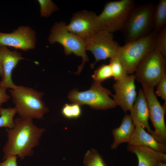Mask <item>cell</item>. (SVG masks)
<instances>
[{"label":"cell","instance_id":"6da1fadb","mask_svg":"<svg viewBox=\"0 0 166 166\" xmlns=\"http://www.w3.org/2000/svg\"><path fill=\"white\" fill-rule=\"evenodd\" d=\"M14 121V127L6 130L8 139L3 149L4 160L10 156H17L22 160L33 155V149L38 145L45 131L35 125L31 118L19 117Z\"/></svg>","mask_w":166,"mask_h":166},{"label":"cell","instance_id":"7a4b0ae2","mask_svg":"<svg viewBox=\"0 0 166 166\" xmlns=\"http://www.w3.org/2000/svg\"><path fill=\"white\" fill-rule=\"evenodd\" d=\"M9 91L19 117L40 119L49 111L42 99L43 92L20 85Z\"/></svg>","mask_w":166,"mask_h":166},{"label":"cell","instance_id":"3957f363","mask_svg":"<svg viewBox=\"0 0 166 166\" xmlns=\"http://www.w3.org/2000/svg\"><path fill=\"white\" fill-rule=\"evenodd\" d=\"M155 6L149 2L135 6L132 9L122 30L126 43L145 37L153 31Z\"/></svg>","mask_w":166,"mask_h":166},{"label":"cell","instance_id":"277c9868","mask_svg":"<svg viewBox=\"0 0 166 166\" xmlns=\"http://www.w3.org/2000/svg\"><path fill=\"white\" fill-rule=\"evenodd\" d=\"M157 33L153 31L148 36L126 43L119 47L116 56L124 67L128 75L134 73L142 59L155 49Z\"/></svg>","mask_w":166,"mask_h":166},{"label":"cell","instance_id":"5b68a950","mask_svg":"<svg viewBox=\"0 0 166 166\" xmlns=\"http://www.w3.org/2000/svg\"><path fill=\"white\" fill-rule=\"evenodd\" d=\"M66 23L61 21L56 22L52 27L48 40L51 44L57 42L64 48V52L66 55L73 53L81 57L82 59L81 64L78 67L76 74H79L82 70L84 64L89 61L86 53L85 40L69 32L67 29Z\"/></svg>","mask_w":166,"mask_h":166},{"label":"cell","instance_id":"8992f818","mask_svg":"<svg viewBox=\"0 0 166 166\" xmlns=\"http://www.w3.org/2000/svg\"><path fill=\"white\" fill-rule=\"evenodd\" d=\"M135 6L133 0L109 1L98 15L101 30L113 33L122 31L129 14Z\"/></svg>","mask_w":166,"mask_h":166},{"label":"cell","instance_id":"52a82bcc","mask_svg":"<svg viewBox=\"0 0 166 166\" xmlns=\"http://www.w3.org/2000/svg\"><path fill=\"white\" fill-rule=\"evenodd\" d=\"M134 72L138 82L154 88L166 75V58L154 49L140 61Z\"/></svg>","mask_w":166,"mask_h":166},{"label":"cell","instance_id":"ba28073f","mask_svg":"<svg viewBox=\"0 0 166 166\" xmlns=\"http://www.w3.org/2000/svg\"><path fill=\"white\" fill-rule=\"evenodd\" d=\"M110 95H112L110 90L103 87L101 83L94 81L89 90L79 92L73 89L68 97L72 103L81 105H87L96 109L106 110L117 106Z\"/></svg>","mask_w":166,"mask_h":166},{"label":"cell","instance_id":"9c48e42d","mask_svg":"<svg viewBox=\"0 0 166 166\" xmlns=\"http://www.w3.org/2000/svg\"><path fill=\"white\" fill-rule=\"evenodd\" d=\"M85 44L86 50L91 52L95 58L91 64L92 68L98 61L115 56L120 46L114 40L113 33L104 30L85 39Z\"/></svg>","mask_w":166,"mask_h":166},{"label":"cell","instance_id":"30bf717a","mask_svg":"<svg viewBox=\"0 0 166 166\" xmlns=\"http://www.w3.org/2000/svg\"><path fill=\"white\" fill-rule=\"evenodd\" d=\"M149 111V118L154 128L152 135L159 142L166 144V126L164 120L166 109L156 95L154 88L141 84Z\"/></svg>","mask_w":166,"mask_h":166},{"label":"cell","instance_id":"8fae6325","mask_svg":"<svg viewBox=\"0 0 166 166\" xmlns=\"http://www.w3.org/2000/svg\"><path fill=\"white\" fill-rule=\"evenodd\" d=\"M66 28L70 33L85 40L101 30L98 15L93 12L86 10L74 14Z\"/></svg>","mask_w":166,"mask_h":166},{"label":"cell","instance_id":"7c38bea8","mask_svg":"<svg viewBox=\"0 0 166 166\" xmlns=\"http://www.w3.org/2000/svg\"><path fill=\"white\" fill-rule=\"evenodd\" d=\"M135 80L134 74L128 75L116 81L113 86L115 92L113 100L125 113L130 111L137 97Z\"/></svg>","mask_w":166,"mask_h":166},{"label":"cell","instance_id":"4fadbf2b","mask_svg":"<svg viewBox=\"0 0 166 166\" xmlns=\"http://www.w3.org/2000/svg\"><path fill=\"white\" fill-rule=\"evenodd\" d=\"M35 32L28 26L19 27L10 33L0 32V46H9L26 51L35 48Z\"/></svg>","mask_w":166,"mask_h":166},{"label":"cell","instance_id":"5bb4252c","mask_svg":"<svg viewBox=\"0 0 166 166\" xmlns=\"http://www.w3.org/2000/svg\"><path fill=\"white\" fill-rule=\"evenodd\" d=\"M23 59L21 53L16 50L11 51L6 46H0V62L4 71V77L0 85L11 89L17 86L12 81V73L18 61Z\"/></svg>","mask_w":166,"mask_h":166},{"label":"cell","instance_id":"9a60e30c","mask_svg":"<svg viewBox=\"0 0 166 166\" xmlns=\"http://www.w3.org/2000/svg\"><path fill=\"white\" fill-rule=\"evenodd\" d=\"M130 116L135 126L138 125L146 128L152 134L153 131L148 123L149 111L146 98L142 89L140 88L138 96L129 111Z\"/></svg>","mask_w":166,"mask_h":166},{"label":"cell","instance_id":"2e32d148","mask_svg":"<svg viewBox=\"0 0 166 166\" xmlns=\"http://www.w3.org/2000/svg\"><path fill=\"white\" fill-rule=\"evenodd\" d=\"M127 148L128 151L136 155L138 166H158L159 162H166V153L151 148L128 144Z\"/></svg>","mask_w":166,"mask_h":166},{"label":"cell","instance_id":"e0dca14e","mask_svg":"<svg viewBox=\"0 0 166 166\" xmlns=\"http://www.w3.org/2000/svg\"><path fill=\"white\" fill-rule=\"evenodd\" d=\"M128 144L146 147L160 152L166 153V144L158 142L152 134L146 132L144 128L138 125L135 126L134 131Z\"/></svg>","mask_w":166,"mask_h":166},{"label":"cell","instance_id":"ac0fdd59","mask_svg":"<svg viewBox=\"0 0 166 166\" xmlns=\"http://www.w3.org/2000/svg\"><path fill=\"white\" fill-rule=\"evenodd\" d=\"M135 129V126L130 115L126 114L123 118L120 125L112 130L113 141L111 145V148L112 149H115L122 143H127L128 144Z\"/></svg>","mask_w":166,"mask_h":166},{"label":"cell","instance_id":"d6986e66","mask_svg":"<svg viewBox=\"0 0 166 166\" xmlns=\"http://www.w3.org/2000/svg\"><path fill=\"white\" fill-rule=\"evenodd\" d=\"M153 21V31L156 33L166 26V0H160L155 6Z\"/></svg>","mask_w":166,"mask_h":166},{"label":"cell","instance_id":"ffe728a7","mask_svg":"<svg viewBox=\"0 0 166 166\" xmlns=\"http://www.w3.org/2000/svg\"><path fill=\"white\" fill-rule=\"evenodd\" d=\"M17 113L15 107L0 108V128H12L14 126V117Z\"/></svg>","mask_w":166,"mask_h":166},{"label":"cell","instance_id":"44dd1931","mask_svg":"<svg viewBox=\"0 0 166 166\" xmlns=\"http://www.w3.org/2000/svg\"><path fill=\"white\" fill-rule=\"evenodd\" d=\"M83 162L84 166H107L101 155L94 148L86 152Z\"/></svg>","mask_w":166,"mask_h":166},{"label":"cell","instance_id":"7402d4cb","mask_svg":"<svg viewBox=\"0 0 166 166\" xmlns=\"http://www.w3.org/2000/svg\"><path fill=\"white\" fill-rule=\"evenodd\" d=\"M109 64L112 77L116 81L121 79L128 75L124 67L116 56L110 58Z\"/></svg>","mask_w":166,"mask_h":166},{"label":"cell","instance_id":"603a6c76","mask_svg":"<svg viewBox=\"0 0 166 166\" xmlns=\"http://www.w3.org/2000/svg\"><path fill=\"white\" fill-rule=\"evenodd\" d=\"M112 77V74L109 64H103L100 66L92 75L94 81L101 83Z\"/></svg>","mask_w":166,"mask_h":166},{"label":"cell","instance_id":"cb8c5ba5","mask_svg":"<svg viewBox=\"0 0 166 166\" xmlns=\"http://www.w3.org/2000/svg\"><path fill=\"white\" fill-rule=\"evenodd\" d=\"M81 106V105L76 103L66 104L61 109V113L64 117L67 118H78L81 116L82 113Z\"/></svg>","mask_w":166,"mask_h":166},{"label":"cell","instance_id":"d4e9b609","mask_svg":"<svg viewBox=\"0 0 166 166\" xmlns=\"http://www.w3.org/2000/svg\"><path fill=\"white\" fill-rule=\"evenodd\" d=\"M155 49L166 58V26L157 33L156 38Z\"/></svg>","mask_w":166,"mask_h":166},{"label":"cell","instance_id":"484cf974","mask_svg":"<svg viewBox=\"0 0 166 166\" xmlns=\"http://www.w3.org/2000/svg\"><path fill=\"white\" fill-rule=\"evenodd\" d=\"M38 2L40 6L41 17H49L53 12L58 10L57 7L52 0H38Z\"/></svg>","mask_w":166,"mask_h":166},{"label":"cell","instance_id":"4316f807","mask_svg":"<svg viewBox=\"0 0 166 166\" xmlns=\"http://www.w3.org/2000/svg\"><path fill=\"white\" fill-rule=\"evenodd\" d=\"M156 86V95L160 97L164 101V104H166V75L160 79Z\"/></svg>","mask_w":166,"mask_h":166},{"label":"cell","instance_id":"83f0119b","mask_svg":"<svg viewBox=\"0 0 166 166\" xmlns=\"http://www.w3.org/2000/svg\"><path fill=\"white\" fill-rule=\"evenodd\" d=\"M17 156H10L5 159V160L0 163V166H18L17 162Z\"/></svg>","mask_w":166,"mask_h":166},{"label":"cell","instance_id":"f1b7e54d","mask_svg":"<svg viewBox=\"0 0 166 166\" xmlns=\"http://www.w3.org/2000/svg\"><path fill=\"white\" fill-rule=\"evenodd\" d=\"M7 89L0 85V108L2 104L7 102L10 98V97L6 92Z\"/></svg>","mask_w":166,"mask_h":166},{"label":"cell","instance_id":"f546056e","mask_svg":"<svg viewBox=\"0 0 166 166\" xmlns=\"http://www.w3.org/2000/svg\"><path fill=\"white\" fill-rule=\"evenodd\" d=\"M0 76L1 77V80H2L4 77V71L3 67L0 62Z\"/></svg>","mask_w":166,"mask_h":166},{"label":"cell","instance_id":"4dcf8cb0","mask_svg":"<svg viewBox=\"0 0 166 166\" xmlns=\"http://www.w3.org/2000/svg\"><path fill=\"white\" fill-rule=\"evenodd\" d=\"M158 166H166V162L162 161L159 162Z\"/></svg>","mask_w":166,"mask_h":166}]
</instances>
